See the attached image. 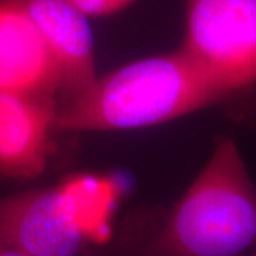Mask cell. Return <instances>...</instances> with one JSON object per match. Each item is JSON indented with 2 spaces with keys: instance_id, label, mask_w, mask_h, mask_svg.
I'll return each instance as SVG.
<instances>
[{
  "instance_id": "1",
  "label": "cell",
  "mask_w": 256,
  "mask_h": 256,
  "mask_svg": "<svg viewBox=\"0 0 256 256\" xmlns=\"http://www.w3.org/2000/svg\"><path fill=\"white\" fill-rule=\"evenodd\" d=\"M230 100L181 48L126 64L57 106L58 131L151 127Z\"/></svg>"
},
{
  "instance_id": "2",
  "label": "cell",
  "mask_w": 256,
  "mask_h": 256,
  "mask_svg": "<svg viewBox=\"0 0 256 256\" xmlns=\"http://www.w3.org/2000/svg\"><path fill=\"white\" fill-rule=\"evenodd\" d=\"M250 249L256 250V186L236 144L220 137L138 256H240Z\"/></svg>"
},
{
  "instance_id": "3",
  "label": "cell",
  "mask_w": 256,
  "mask_h": 256,
  "mask_svg": "<svg viewBox=\"0 0 256 256\" xmlns=\"http://www.w3.org/2000/svg\"><path fill=\"white\" fill-rule=\"evenodd\" d=\"M230 98L256 86V0H185L181 47Z\"/></svg>"
},
{
  "instance_id": "4",
  "label": "cell",
  "mask_w": 256,
  "mask_h": 256,
  "mask_svg": "<svg viewBox=\"0 0 256 256\" xmlns=\"http://www.w3.org/2000/svg\"><path fill=\"white\" fill-rule=\"evenodd\" d=\"M0 244L32 256H78L92 246L67 180L2 198Z\"/></svg>"
},
{
  "instance_id": "5",
  "label": "cell",
  "mask_w": 256,
  "mask_h": 256,
  "mask_svg": "<svg viewBox=\"0 0 256 256\" xmlns=\"http://www.w3.org/2000/svg\"><path fill=\"white\" fill-rule=\"evenodd\" d=\"M57 98L0 92V175L30 180L54 151Z\"/></svg>"
},
{
  "instance_id": "6",
  "label": "cell",
  "mask_w": 256,
  "mask_h": 256,
  "mask_svg": "<svg viewBox=\"0 0 256 256\" xmlns=\"http://www.w3.org/2000/svg\"><path fill=\"white\" fill-rule=\"evenodd\" d=\"M18 6L36 26L60 70L57 106L70 102L96 82L94 38L87 18L67 0H4Z\"/></svg>"
},
{
  "instance_id": "7",
  "label": "cell",
  "mask_w": 256,
  "mask_h": 256,
  "mask_svg": "<svg viewBox=\"0 0 256 256\" xmlns=\"http://www.w3.org/2000/svg\"><path fill=\"white\" fill-rule=\"evenodd\" d=\"M60 82L44 37L23 10L0 0V92L57 98Z\"/></svg>"
},
{
  "instance_id": "8",
  "label": "cell",
  "mask_w": 256,
  "mask_h": 256,
  "mask_svg": "<svg viewBox=\"0 0 256 256\" xmlns=\"http://www.w3.org/2000/svg\"><path fill=\"white\" fill-rule=\"evenodd\" d=\"M73 8L86 18L110 16L120 10L126 9L137 0H67Z\"/></svg>"
},
{
  "instance_id": "9",
  "label": "cell",
  "mask_w": 256,
  "mask_h": 256,
  "mask_svg": "<svg viewBox=\"0 0 256 256\" xmlns=\"http://www.w3.org/2000/svg\"><path fill=\"white\" fill-rule=\"evenodd\" d=\"M0 256H32L23 252L22 249L14 246H10V245H4V244H0Z\"/></svg>"
},
{
  "instance_id": "10",
  "label": "cell",
  "mask_w": 256,
  "mask_h": 256,
  "mask_svg": "<svg viewBox=\"0 0 256 256\" xmlns=\"http://www.w3.org/2000/svg\"><path fill=\"white\" fill-rule=\"evenodd\" d=\"M82 256H104V255H101L100 252L94 250V249L90 246V248H86V249H84V252L82 254Z\"/></svg>"
},
{
  "instance_id": "11",
  "label": "cell",
  "mask_w": 256,
  "mask_h": 256,
  "mask_svg": "<svg viewBox=\"0 0 256 256\" xmlns=\"http://www.w3.org/2000/svg\"><path fill=\"white\" fill-rule=\"evenodd\" d=\"M249 256H256V250H254V252H252Z\"/></svg>"
}]
</instances>
